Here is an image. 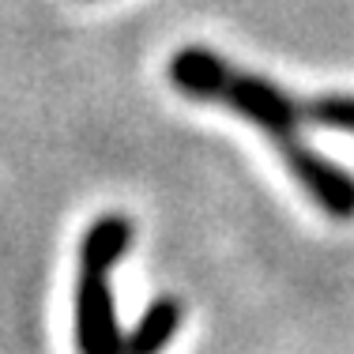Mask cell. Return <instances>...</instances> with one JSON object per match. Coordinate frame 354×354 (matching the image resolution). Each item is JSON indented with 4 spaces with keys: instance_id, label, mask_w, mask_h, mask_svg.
<instances>
[{
    "instance_id": "obj_1",
    "label": "cell",
    "mask_w": 354,
    "mask_h": 354,
    "mask_svg": "<svg viewBox=\"0 0 354 354\" xmlns=\"http://www.w3.org/2000/svg\"><path fill=\"white\" fill-rule=\"evenodd\" d=\"M170 83L185 98L196 102H218L230 113L252 121L275 151L283 155L290 177L309 192V200L332 218H354V177L335 166L332 158L317 155L298 132V121L306 117V106H298L283 87H275L264 75L241 72L226 64L218 53L204 46H185L170 57Z\"/></svg>"
},
{
    "instance_id": "obj_2",
    "label": "cell",
    "mask_w": 354,
    "mask_h": 354,
    "mask_svg": "<svg viewBox=\"0 0 354 354\" xmlns=\"http://www.w3.org/2000/svg\"><path fill=\"white\" fill-rule=\"evenodd\" d=\"M132 241V223L124 215H102L87 226L80 245V275H75V347L80 354H121V328L113 306L117 260Z\"/></svg>"
},
{
    "instance_id": "obj_3",
    "label": "cell",
    "mask_w": 354,
    "mask_h": 354,
    "mask_svg": "<svg viewBox=\"0 0 354 354\" xmlns=\"http://www.w3.org/2000/svg\"><path fill=\"white\" fill-rule=\"evenodd\" d=\"M177 328H181V301L158 298L155 306L140 317V324L124 335L121 354H162V347L177 335Z\"/></svg>"
},
{
    "instance_id": "obj_4",
    "label": "cell",
    "mask_w": 354,
    "mask_h": 354,
    "mask_svg": "<svg viewBox=\"0 0 354 354\" xmlns=\"http://www.w3.org/2000/svg\"><path fill=\"white\" fill-rule=\"evenodd\" d=\"M306 117L324 129H339V132H354V95H324L317 102L306 106Z\"/></svg>"
}]
</instances>
